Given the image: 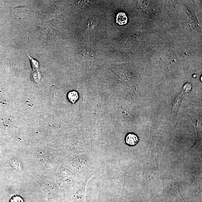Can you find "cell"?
Instances as JSON below:
<instances>
[{
  "mask_svg": "<svg viewBox=\"0 0 202 202\" xmlns=\"http://www.w3.org/2000/svg\"><path fill=\"white\" fill-rule=\"evenodd\" d=\"M138 142L137 136L133 133L129 134L126 138V142L129 145L134 146L136 145Z\"/></svg>",
  "mask_w": 202,
  "mask_h": 202,
  "instance_id": "7a4b0ae2",
  "label": "cell"
},
{
  "mask_svg": "<svg viewBox=\"0 0 202 202\" xmlns=\"http://www.w3.org/2000/svg\"><path fill=\"white\" fill-rule=\"evenodd\" d=\"M9 202H24V200L19 196L15 195L12 197Z\"/></svg>",
  "mask_w": 202,
  "mask_h": 202,
  "instance_id": "8992f818",
  "label": "cell"
},
{
  "mask_svg": "<svg viewBox=\"0 0 202 202\" xmlns=\"http://www.w3.org/2000/svg\"><path fill=\"white\" fill-rule=\"evenodd\" d=\"M31 62L32 67V68L33 71L39 70V62L36 60L35 59H33V58L30 57L29 56H28Z\"/></svg>",
  "mask_w": 202,
  "mask_h": 202,
  "instance_id": "5b68a950",
  "label": "cell"
},
{
  "mask_svg": "<svg viewBox=\"0 0 202 202\" xmlns=\"http://www.w3.org/2000/svg\"><path fill=\"white\" fill-rule=\"evenodd\" d=\"M31 77L32 80H34V81L39 86L42 77L41 75L39 70L33 71L31 74Z\"/></svg>",
  "mask_w": 202,
  "mask_h": 202,
  "instance_id": "3957f363",
  "label": "cell"
},
{
  "mask_svg": "<svg viewBox=\"0 0 202 202\" xmlns=\"http://www.w3.org/2000/svg\"><path fill=\"white\" fill-rule=\"evenodd\" d=\"M116 23L119 25H125L127 23L128 18L125 13L121 12L118 14L116 16Z\"/></svg>",
  "mask_w": 202,
  "mask_h": 202,
  "instance_id": "6da1fadb",
  "label": "cell"
},
{
  "mask_svg": "<svg viewBox=\"0 0 202 202\" xmlns=\"http://www.w3.org/2000/svg\"><path fill=\"white\" fill-rule=\"evenodd\" d=\"M68 99L73 103H75L76 101L78 99L79 96L78 93L75 91H72L68 93Z\"/></svg>",
  "mask_w": 202,
  "mask_h": 202,
  "instance_id": "277c9868",
  "label": "cell"
}]
</instances>
